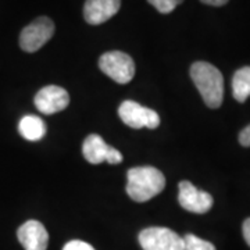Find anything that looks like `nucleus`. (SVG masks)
Returning <instances> with one entry per match:
<instances>
[{"mask_svg":"<svg viewBox=\"0 0 250 250\" xmlns=\"http://www.w3.org/2000/svg\"><path fill=\"white\" fill-rule=\"evenodd\" d=\"M62 250H95L93 246H90L89 243L83 241H70L68 243H65V246L62 248Z\"/></svg>","mask_w":250,"mask_h":250,"instance_id":"16","label":"nucleus"},{"mask_svg":"<svg viewBox=\"0 0 250 250\" xmlns=\"http://www.w3.org/2000/svg\"><path fill=\"white\" fill-rule=\"evenodd\" d=\"M18 131L24 139L36 142L46 135V124L41 117L25 116L20 120Z\"/></svg>","mask_w":250,"mask_h":250,"instance_id":"12","label":"nucleus"},{"mask_svg":"<svg viewBox=\"0 0 250 250\" xmlns=\"http://www.w3.org/2000/svg\"><path fill=\"white\" fill-rule=\"evenodd\" d=\"M82 153L90 164H100L103 161H107L110 164H120L123 161V154L116 147L108 146L98 134H90L83 141Z\"/></svg>","mask_w":250,"mask_h":250,"instance_id":"8","label":"nucleus"},{"mask_svg":"<svg viewBox=\"0 0 250 250\" xmlns=\"http://www.w3.org/2000/svg\"><path fill=\"white\" fill-rule=\"evenodd\" d=\"M242 231H243V238H245V241H246V243L250 246V218L245 220L243 227H242Z\"/></svg>","mask_w":250,"mask_h":250,"instance_id":"18","label":"nucleus"},{"mask_svg":"<svg viewBox=\"0 0 250 250\" xmlns=\"http://www.w3.org/2000/svg\"><path fill=\"white\" fill-rule=\"evenodd\" d=\"M200 1L205 4H208V6H215V7H220V6H224L228 3V0H200Z\"/></svg>","mask_w":250,"mask_h":250,"instance_id":"19","label":"nucleus"},{"mask_svg":"<svg viewBox=\"0 0 250 250\" xmlns=\"http://www.w3.org/2000/svg\"><path fill=\"white\" fill-rule=\"evenodd\" d=\"M178 190V202L182 208L195 214H205L213 207V196L205 190L197 189L189 181H181Z\"/></svg>","mask_w":250,"mask_h":250,"instance_id":"7","label":"nucleus"},{"mask_svg":"<svg viewBox=\"0 0 250 250\" xmlns=\"http://www.w3.org/2000/svg\"><path fill=\"white\" fill-rule=\"evenodd\" d=\"M121 7V0H86L83 18L90 25H100L114 17Z\"/></svg>","mask_w":250,"mask_h":250,"instance_id":"11","label":"nucleus"},{"mask_svg":"<svg viewBox=\"0 0 250 250\" xmlns=\"http://www.w3.org/2000/svg\"><path fill=\"white\" fill-rule=\"evenodd\" d=\"M99 68L117 83H128L135 75V62L132 57L118 50L103 54L99 60Z\"/></svg>","mask_w":250,"mask_h":250,"instance_id":"3","label":"nucleus"},{"mask_svg":"<svg viewBox=\"0 0 250 250\" xmlns=\"http://www.w3.org/2000/svg\"><path fill=\"white\" fill-rule=\"evenodd\" d=\"M184 250H215L211 242L197 238L193 233H188L184 238Z\"/></svg>","mask_w":250,"mask_h":250,"instance_id":"14","label":"nucleus"},{"mask_svg":"<svg viewBox=\"0 0 250 250\" xmlns=\"http://www.w3.org/2000/svg\"><path fill=\"white\" fill-rule=\"evenodd\" d=\"M126 193L138 203L147 202L160 195L166 187L163 172L152 166L134 167L126 174Z\"/></svg>","mask_w":250,"mask_h":250,"instance_id":"1","label":"nucleus"},{"mask_svg":"<svg viewBox=\"0 0 250 250\" xmlns=\"http://www.w3.org/2000/svg\"><path fill=\"white\" fill-rule=\"evenodd\" d=\"M17 238L25 250H46L49 243V233L36 220L24 223L17 231Z\"/></svg>","mask_w":250,"mask_h":250,"instance_id":"10","label":"nucleus"},{"mask_svg":"<svg viewBox=\"0 0 250 250\" xmlns=\"http://www.w3.org/2000/svg\"><path fill=\"white\" fill-rule=\"evenodd\" d=\"M70 104V95L67 90L56 85L45 86L36 93L35 106L43 114H54L62 111Z\"/></svg>","mask_w":250,"mask_h":250,"instance_id":"9","label":"nucleus"},{"mask_svg":"<svg viewBox=\"0 0 250 250\" xmlns=\"http://www.w3.org/2000/svg\"><path fill=\"white\" fill-rule=\"evenodd\" d=\"M161 14H168L178 7L184 0H147Z\"/></svg>","mask_w":250,"mask_h":250,"instance_id":"15","label":"nucleus"},{"mask_svg":"<svg viewBox=\"0 0 250 250\" xmlns=\"http://www.w3.org/2000/svg\"><path fill=\"white\" fill-rule=\"evenodd\" d=\"M190 78L203 98L206 106L218 108L224 100V78L221 71L213 64L196 62L190 67Z\"/></svg>","mask_w":250,"mask_h":250,"instance_id":"2","label":"nucleus"},{"mask_svg":"<svg viewBox=\"0 0 250 250\" xmlns=\"http://www.w3.org/2000/svg\"><path fill=\"white\" fill-rule=\"evenodd\" d=\"M239 143L245 147L250 146V125H248L246 128H243L239 134Z\"/></svg>","mask_w":250,"mask_h":250,"instance_id":"17","label":"nucleus"},{"mask_svg":"<svg viewBox=\"0 0 250 250\" xmlns=\"http://www.w3.org/2000/svg\"><path fill=\"white\" fill-rule=\"evenodd\" d=\"M232 95L236 102L243 103L250 96V67H242L233 74Z\"/></svg>","mask_w":250,"mask_h":250,"instance_id":"13","label":"nucleus"},{"mask_svg":"<svg viewBox=\"0 0 250 250\" xmlns=\"http://www.w3.org/2000/svg\"><path fill=\"white\" fill-rule=\"evenodd\" d=\"M54 34V22L49 17H39L21 31L20 46L24 52L34 53L47 43Z\"/></svg>","mask_w":250,"mask_h":250,"instance_id":"4","label":"nucleus"},{"mask_svg":"<svg viewBox=\"0 0 250 250\" xmlns=\"http://www.w3.org/2000/svg\"><path fill=\"white\" fill-rule=\"evenodd\" d=\"M143 250H184V239L164 227L146 228L138 236Z\"/></svg>","mask_w":250,"mask_h":250,"instance_id":"5","label":"nucleus"},{"mask_svg":"<svg viewBox=\"0 0 250 250\" xmlns=\"http://www.w3.org/2000/svg\"><path fill=\"white\" fill-rule=\"evenodd\" d=\"M118 116L125 125L135 129H154L160 125V117L154 110L145 107L134 100L123 102L121 106L118 107Z\"/></svg>","mask_w":250,"mask_h":250,"instance_id":"6","label":"nucleus"}]
</instances>
